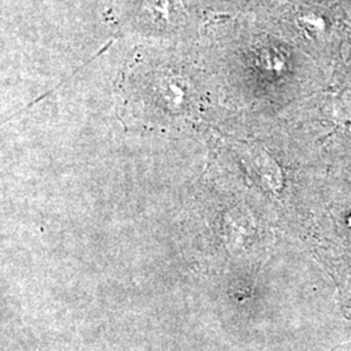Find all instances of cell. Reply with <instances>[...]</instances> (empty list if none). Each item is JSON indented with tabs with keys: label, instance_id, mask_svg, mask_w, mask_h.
I'll return each mask as SVG.
<instances>
[{
	"label": "cell",
	"instance_id": "cell-1",
	"mask_svg": "<svg viewBox=\"0 0 351 351\" xmlns=\"http://www.w3.org/2000/svg\"><path fill=\"white\" fill-rule=\"evenodd\" d=\"M343 351H351V346H350V348H349V349H346V350H343Z\"/></svg>",
	"mask_w": 351,
	"mask_h": 351
}]
</instances>
